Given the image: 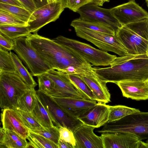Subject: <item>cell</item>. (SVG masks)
<instances>
[{"label": "cell", "mask_w": 148, "mask_h": 148, "mask_svg": "<svg viewBox=\"0 0 148 148\" xmlns=\"http://www.w3.org/2000/svg\"><path fill=\"white\" fill-rule=\"evenodd\" d=\"M10 53L14 64L15 73L29 86L35 88L37 84L33 79V75L23 65L17 55L11 51Z\"/></svg>", "instance_id": "cell-24"}, {"label": "cell", "mask_w": 148, "mask_h": 148, "mask_svg": "<svg viewBox=\"0 0 148 148\" xmlns=\"http://www.w3.org/2000/svg\"><path fill=\"white\" fill-rule=\"evenodd\" d=\"M110 11L121 25L148 18V12L135 1L114 7L110 9Z\"/></svg>", "instance_id": "cell-13"}, {"label": "cell", "mask_w": 148, "mask_h": 148, "mask_svg": "<svg viewBox=\"0 0 148 148\" xmlns=\"http://www.w3.org/2000/svg\"><path fill=\"white\" fill-rule=\"evenodd\" d=\"M57 145L58 148H74L72 144L60 138L58 141Z\"/></svg>", "instance_id": "cell-41"}, {"label": "cell", "mask_w": 148, "mask_h": 148, "mask_svg": "<svg viewBox=\"0 0 148 148\" xmlns=\"http://www.w3.org/2000/svg\"><path fill=\"white\" fill-rule=\"evenodd\" d=\"M0 33L12 40L26 37L31 33L28 26L0 25Z\"/></svg>", "instance_id": "cell-26"}, {"label": "cell", "mask_w": 148, "mask_h": 148, "mask_svg": "<svg viewBox=\"0 0 148 148\" xmlns=\"http://www.w3.org/2000/svg\"><path fill=\"white\" fill-rule=\"evenodd\" d=\"M109 112V105L98 102L77 118L84 124L98 128L108 122Z\"/></svg>", "instance_id": "cell-16"}, {"label": "cell", "mask_w": 148, "mask_h": 148, "mask_svg": "<svg viewBox=\"0 0 148 148\" xmlns=\"http://www.w3.org/2000/svg\"><path fill=\"white\" fill-rule=\"evenodd\" d=\"M115 35L127 49L129 54L148 52V18L122 25Z\"/></svg>", "instance_id": "cell-3"}, {"label": "cell", "mask_w": 148, "mask_h": 148, "mask_svg": "<svg viewBox=\"0 0 148 148\" xmlns=\"http://www.w3.org/2000/svg\"><path fill=\"white\" fill-rule=\"evenodd\" d=\"M28 148H58V145L44 137L29 131L27 138Z\"/></svg>", "instance_id": "cell-27"}, {"label": "cell", "mask_w": 148, "mask_h": 148, "mask_svg": "<svg viewBox=\"0 0 148 148\" xmlns=\"http://www.w3.org/2000/svg\"><path fill=\"white\" fill-rule=\"evenodd\" d=\"M79 75L88 86L97 102L106 104L111 101L107 83L101 80L93 70L88 74Z\"/></svg>", "instance_id": "cell-18"}, {"label": "cell", "mask_w": 148, "mask_h": 148, "mask_svg": "<svg viewBox=\"0 0 148 148\" xmlns=\"http://www.w3.org/2000/svg\"><path fill=\"white\" fill-rule=\"evenodd\" d=\"M64 8H67L74 12H77L84 5L92 3V0H60Z\"/></svg>", "instance_id": "cell-36"}, {"label": "cell", "mask_w": 148, "mask_h": 148, "mask_svg": "<svg viewBox=\"0 0 148 148\" xmlns=\"http://www.w3.org/2000/svg\"><path fill=\"white\" fill-rule=\"evenodd\" d=\"M98 133L123 132L133 134L140 140H148V112L140 111L116 121L108 122Z\"/></svg>", "instance_id": "cell-4"}, {"label": "cell", "mask_w": 148, "mask_h": 148, "mask_svg": "<svg viewBox=\"0 0 148 148\" xmlns=\"http://www.w3.org/2000/svg\"><path fill=\"white\" fill-rule=\"evenodd\" d=\"M36 91L34 88L32 87L18 99L17 106L14 109L31 112L36 105Z\"/></svg>", "instance_id": "cell-25"}, {"label": "cell", "mask_w": 148, "mask_h": 148, "mask_svg": "<svg viewBox=\"0 0 148 148\" xmlns=\"http://www.w3.org/2000/svg\"><path fill=\"white\" fill-rule=\"evenodd\" d=\"M60 138L72 144L75 148L76 141L74 133L64 127H59Z\"/></svg>", "instance_id": "cell-37"}, {"label": "cell", "mask_w": 148, "mask_h": 148, "mask_svg": "<svg viewBox=\"0 0 148 148\" xmlns=\"http://www.w3.org/2000/svg\"><path fill=\"white\" fill-rule=\"evenodd\" d=\"M32 87L15 72L0 73V106L14 109L19 98Z\"/></svg>", "instance_id": "cell-5"}, {"label": "cell", "mask_w": 148, "mask_h": 148, "mask_svg": "<svg viewBox=\"0 0 148 148\" xmlns=\"http://www.w3.org/2000/svg\"><path fill=\"white\" fill-rule=\"evenodd\" d=\"M106 68L92 67L99 78L106 83L125 81H148L147 54H129L117 57Z\"/></svg>", "instance_id": "cell-2"}, {"label": "cell", "mask_w": 148, "mask_h": 148, "mask_svg": "<svg viewBox=\"0 0 148 148\" xmlns=\"http://www.w3.org/2000/svg\"><path fill=\"white\" fill-rule=\"evenodd\" d=\"M116 84L120 89L124 97L136 100L148 99L147 82L125 81Z\"/></svg>", "instance_id": "cell-20"}, {"label": "cell", "mask_w": 148, "mask_h": 148, "mask_svg": "<svg viewBox=\"0 0 148 148\" xmlns=\"http://www.w3.org/2000/svg\"><path fill=\"white\" fill-rule=\"evenodd\" d=\"M147 55H148V52L147 53Z\"/></svg>", "instance_id": "cell-48"}, {"label": "cell", "mask_w": 148, "mask_h": 148, "mask_svg": "<svg viewBox=\"0 0 148 148\" xmlns=\"http://www.w3.org/2000/svg\"><path fill=\"white\" fill-rule=\"evenodd\" d=\"M46 73L37 76L38 84V91L48 95L54 90L55 84Z\"/></svg>", "instance_id": "cell-33"}, {"label": "cell", "mask_w": 148, "mask_h": 148, "mask_svg": "<svg viewBox=\"0 0 148 148\" xmlns=\"http://www.w3.org/2000/svg\"><path fill=\"white\" fill-rule=\"evenodd\" d=\"M146 143H147V145H148V140H147V142H146Z\"/></svg>", "instance_id": "cell-46"}, {"label": "cell", "mask_w": 148, "mask_h": 148, "mask_svg": "<svg viewBox=\"0 0 148 148\" xmlns=\"http://www.w3.org/2000/svg\"><path fill=\"white\" fill-rule=\"evenodd\" d=\"M67 75L71 83L88 99L96 101L91 91L79 75L75 74H69Z\"/></svg>", "instance_id": "cell-30"}, {"label": "cell", "mask_w": 148, "mask_h": 148, "mask_svg": "<svg viewBox=\"0 0 148 148\" xmlns=\"http://www.w3.org/2000/svg\"><path fill=\"white\" fill-rule=\"evenodd\" d=\"M13 40L0 33V49L7 51L13 50Z\"/></svg>", "instance_id": "cell-38"}, {"label": "cell", "mask_w": 148, "mask_h": 148, "mask_svg": "<svg viewBox=\"0 0 148 148\" xmlns=\"http://www.w3.org/2000/svg\"><path fill=\"white\" fill-rule=\"evenodd\" d=\"M13 50L26 65L34 76L47 72L52 69L32 48L26 37L13 40Z\"/></svg>", "instance_id": "cell-8"}, {"label": "cell", "mask_w": 148, "mask_h": 148, "mask_svg": "<svg viewBox=\"0 0 148 148\" xmlns=\"http://www.w3.org/2000/svg\"><path fill=\"white\" fill-rule=\"evenodd\" d=\"M147 83H148V81H147Z\"/></svg>", "instance_id": "cell-50"}, {"label": "cell", "mask_w": 148, "mask_h": 148, "mask_svg": "<svg viewBox=\"0 0 148 148\" xmlns=\"http://www.w3.org/2000/svg\"><path fill=\"white\" fill-rule=\"evenodd\" d=\"M0 10L8 12L27 23L32 14L24 8L0 3Z\"/></svg>", "instance_id": "cell-29"}, {"label": "cell", "mask_w": 148, "mask_h": 148, "mask_svg": "<svg viewBox=\"0 0 148 148\" xmlns=\"http://www.w3.org/2000/svg\"><path fill=\"white\" fill-rule=\"evenodd\" d=\"M71 26L75 27H81L115 35V31L112 28L105 25L94 22L83 20L79 18L73 20Z\"/></svg>", "instance_id": "cell-23"}, {"label": "cell", "mask_w": 148, "mask_h": 148, "mask_svg": "<svg viewBox=\"0 0 148 148\" xmlns=\"http://www.w3.org/2000/svg\"><path fill=\"white\" fill-rule=\"evenodd\" d=\"M2 110L1 119L3 128L5 130L12 131L22 138L27 139L29 130L16 110L10 108Z\"/></svg>", "instance_id": "cell-17"}, {"label": "cell", "mask_w": 148, "mask_h": 148, "mask_svg": "<svg viewBox=\"0 0 148 148\" xmlns=\"http://www.w3.org/2000/svg\"><path fill=\"white\" fill-rule=\"evenodd\" d=\"M76 35L91 42L103 51L113 52L120 56L129 53L116 35L81 27L74 28Z\"/></svg>", "instance_id": "cell-7"}, {"label": "cell", "mask_w": 148, "mask_h": 148, "mask_svg": "<svg viewBox=\"0 0 148 148\" xmlns=\"http://www.w3.org/2000/svg\"><path fill=\"white\" fill-rule=\"evenodd\" d=\"M104 3L103 0H92V3L99 6H102Z\"/></svg>", "instance_id": "cell-43"}, {"label": "cell", "mask_w": 148, "mask_h": 148, "mask_svg": "<svg viewBox=\"0 0 148 148\" xmlns=\"http://www.w3.org/2000/svg\"><path fill=\"white\" fill-rule=\"evenodd\" d=\"M104 2H109L110 1V0H103Z\"/></svg>", "instance_id": "cell-45"}, {"label": "cell", "mask_w": 148, "mask_h": 148, "mask_svg": "<svg viewBox=\"0 0 148 148\" xmlns=\"http://www.w3.org/2000/svg\"><path fill=\"white\" fill-rule=\"evenodd\" d=\"M46 73L55 84L54 90L48 96L88 99L71 83L66 73L53 69Z\"/></svg>", "instance_id": "cell-12"}, {"label": "cell", "mask_w": 148, "mask_h": 148, "mask_svg": "<svg viewBox=\"0 0 148 148\" xmlns=\"http://www.w3.org/2000/svg\"><path fill=\"white\" fill-rule=\"evenodd\" d=\"M146 1H148V0H145Z\"/></svg>", "instance_id": "cell-49"}, {"label": "cell", "mask_w": 148, "mask_h": 148, "mask_svg": "<svg viewBox=\"0 0 148 148\" xmlns=\"http://www.w3.org/2000/svg\"><path fill=\"white\" fill-rule=\"evenodd\" d=\"M53 40L73 50L92 65L110 66L117 57L115 55L95 48L89 44L62 36H58Z\"/></svg>", "instance_id": "cell-6"}, {"label": "cell", "mask_w": 148, "mask_h": 148, "mask_svg": "<svg viewBox=\"0 0 148 148\" xmlns=\"http://www.w3.org/2000/svg\"><path fill=\"white\" fill-rule=\"evenodd\" d=\"M0 25L28 26V23L8 12L0 10Z\"/></svg>", "instance_id": "cell-34"}, {"label": "cell", "mask_w": 148, "mask_h": 148, "mask_svg": "<svg viewBox=\"0 0 148 148\" xmlns=\"http://www.w3.org/2000/svg\"><path fill=\"white\" fill-rule=\"evenodd\" d=\"M48 3H54L57 1L58 0H47Z\"/></svg>", "instance_id": "cell-44"}, {"label": "cell", "mask_w": 148, "mask_h": 148, "mask_svg": "<svg viewBox=\"0 0 148 148\" xmlns=\"http://www.w3.org/2000/svg\"><path fill=\"white\" fill-rule=\"evenodd\" d=\"M3 72H15V70L10 53L0 49V73Z\"/></svg>", "instance_id": "cell-32"}, {"label": "cell", "mask_w": 148, "mask_h": 148, "mask_svg": "<svg viewBox=\"0 0 148 148\" xmlns=\"http://www.w3.org/2000/svg\"><path fill=\"white\" fill-rule=\"evenodd\" d=\"M147 7H148V6H147Z\"/></svg>", "instance_id": "cell-51"}, {"label": "cell", "mask_w": 148, "mask_h": 148, "mask_svg": "<svg viewBox=\"0 0 148 148\" xmlns=\"http://www.w3.org/2000/svg\"><path fill=\"white\" fill-rule=\"evenodd\" d=\"M0 145L1 148H27L28 142L14 132L0 128Z\"/></svg>", "instance_id": "cell-21"}, {"label": "cell", "mask_w": 148, "mask_h": 148, "mask_svg": "<svg viewBox=\"0 0 148 148\" xmlns=\"http://www.w3.org/2000/svg\"><path fill=\"white\" fill-rule=\"evenodd\" d=\"M37 9L40 8L48 4L47 0H33Z\"/></svg>", "instance_id": "cell-42"}, {"label": "cell", "mask_w": 148, "mask_h": 148, "mask_svg": "<svg viewBox=\"0 0 148 148\" xmlns=\"http://www.w3.org/2000/svg\"><path fill=\"white\" fill-rule=\"evenodd\" d=\"M95 128L83 124L76 130L74 133L75 148H103L101 136L94 132Z\"/></svg>", "instance_id": "cell-19"}, {"label": "cell", "mask_w": 148, "mask_h": 148, "mask_svg": "<svg viewBox=\"0 0 148 148\" xmlns=\"http://www.w3.org/2000/svg\"><path fill=\"white\" fill-rule=\"evenodd\" d=\"M36 92L56 126L59 127H66L74 133L83 124L78 118L60 107L48 96L38 90Z\"/></svg>", "instance_id": "cell-9"}, {"label": "cell", "mask_w": 148, "mask_h": 148, "mask_svg": "<svg viewBox=\"0 0 148 148\" xmlns=\"http://www.w3.org/2000/svg\"><path fill=\"white\" fill-rule=\"evenodd\" d=\"M36 100L35 106L31 112L34 117L44 127L50 128L54 126V125L50 115L37 93Z\"/></svg>", "instance_id": "cell-22"}, {"label": "cell", "mask_w": 148, "mask_h": 148, "mask_svg": "<svg viewBox=\"0 0 148 148\" xmlns=\"http://www.w3.org/2000/svg\"><path fill=\"white\" fill-rule=\"evenodd\" d=\"M32 48L52 69L73 74L92 68V65L71 49L37 33L26 37Z\"/></svg>", "instance_id": "cell-1"}, {"label": "cell", "mask_w": 148, "mask_h": 148, "mask_svg": "<svg viewBox=\"0 0 148 148\" xmlns=\"http://www.w3.org/2000/svg\"><path fill=\"white\" fill-rule=\"evenodd\" d=\"M0 3L24 8L18 0H0Z\"/></svg>", "instance_id": "cell-40"}, {"label": "cell", "mask_w": 148, "mask_h": 148, "mask_svg": "<svg viewBox=\"0 0 148 148\" xmlns=\"http://www.w3.org/2000/svg\"><path fill=\"white\" fill-rule=\"evenodd\" d=\"M60 0L37 9L32 13L28 22L31 33L38 32L47 24L55 21L59 18L64 9Z\"/></svg>", "instance_id": "cell-10"}, {"label": "cell", "mask_w": 148, "mask_h": 148, "mask_svg": "<svg viewBox=\"0 0 148 148\" xmlns=\"http://www.w3.org/2000/svg\"><path fill=\"white\" fill-rule=\"evenodd\" d=\"M48 96L60 107L77 118L97 103L96 101L89 99Z\"/></svg>", "instance_id": "cell-15"}, {"label": "cell", "mask_w": 148, "mask_h": 148, "mask_svg": "<svg viewBox=\"0 0 148 148\" xmlns=\"http://www.w3.org/2000/svg\"><path fill=\"white\" fill-rule=\"evenodd\" d=\"M129 1H135V0H128Z\"/></svg>", "instance_id": "cell-47"}, {"label": "cell", "mask_w": 148, "mask_h": 148, "mask_svg": "<svg viewBox=\"0 0 148 148\" xmlns=\"http://www.w3.org/2000/svg\"><path fill=\"white\" fill-rule=\"evenodd\" d=\"M109 109L108 122L118 120L127 115L140 111L138 109L122 105L109 106Z\"/></svg>", "instance_id": "cell-28"}, {"label": "cell", "mask_w": 148, "mask_h": 148, "mask_svg": "<svg viewBox=\"0 0 148 148\" xmlns=\"http://www.w3.org/2000/svg\"><path fill=\"white\" fill-rule=\"evenodd\" d=\"M103 148H139L141 140L135 135L127 133H102Z\"/></svg>", "instance_id": "cell-14"}, {"label": "cell", "mask_w": 148, "mask_h": 148, "mask_svg": "<svg viewBox=\"0 0 148 148\" xmlns=\"http://www.w3.org/2000/svg\"><path fill=\"white\" fill-rule=\"evenodd\" d=\"M29 131L44 137L58 145L60 138L59 127L58 126L54 125L50 128L42 126Z\"/></svg>", "instance_id": "cell-31"}, {"label": "cell", "mask_w": 148, "mask_h": 148, "mask_svg": "<svg viewBox=\"0 0 148 148\" xmlns=\"http://www.w3.org/2000/svg\"><path fill=\"white\" fill-rule=\"evenodd\" d=\"M18 113L24 124L29 130L42 126L35 119L31 112L25 111L18 109H14Z\"/></svg>", "instance_id": "cell-35"}, {"label": "cell", "mask_w": 148, "mask_h": 148, "mask_svg": "<svg viewBox=\"0 0 148 148\" xmlns=\"http://www.w3.org/2000/svg\"><path fill=\"white\" fill-rule=\"evenodd\" d=\"M18 0L22 3L25 8L32 13L37 9L36 5L33 0Z\"/></svg>", "instance_id": "cell-39"}, {"label": "cell", "mask_w": 148, "mask_h": 148, "mask_svg": "<svg viewBox=\"0 0 148 148\" xmlns=\"http://www.w3.org/2000/svg\"><path fill=\"white\" fill-rule=\"evenodd\" d=\"M77 12L81 19L105 25L113 28L116 32L122 26L111 14L110 9L103 8L93 3L84 5Z\"/></svg>", "instance_id": "cell-11"}]
</instances>
